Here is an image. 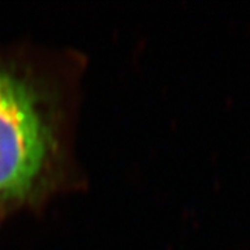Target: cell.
<instances>
[{
    "label": "cell",
    "instance_id": "1",
    "mask_svg": "<svg viewBox=\"0 0 250 250\" xmlns=\"http://www.w3.org/2000/svg\"><path fill=\"white\" fill-rule=\"evenodd\" d=\"M70 172V99L39 60L0 53V213L39 205Z\"/></svg>",
    "mask_w": 250,
    "mask_h": 250
}]
</instances>
